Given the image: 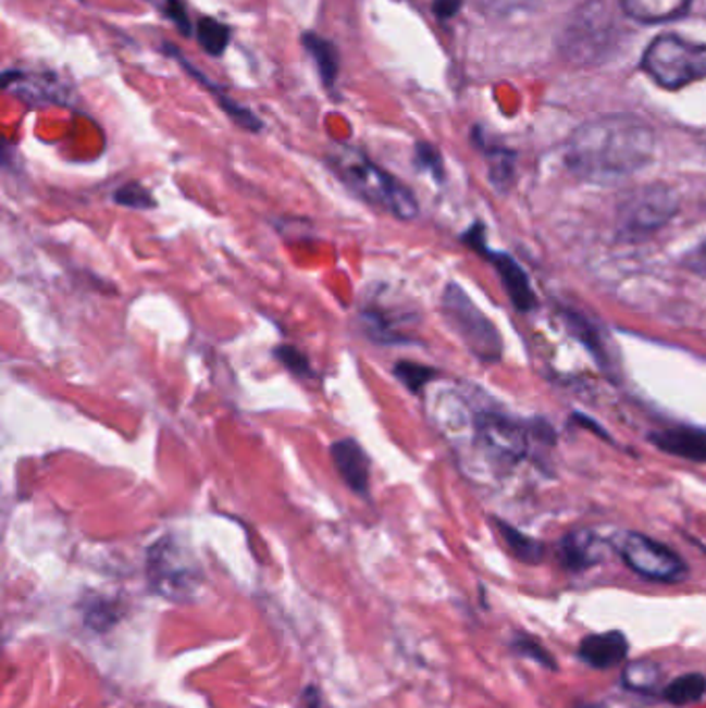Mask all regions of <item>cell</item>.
Masks as SVG:
<instances>
[{
    "label": "cell",
    "instance_id": "obj_19",
    "mask_svg": "<svg viewBox=\"0 0 706 708\" xmlns=\"http://www.w3.org/2000/svg\"><path fill=\"white\" fill-rule=\"evenodd\" d=\"M497 529L501 533L506 547L512 551L513 558L520 559L524 563H538L541 559L545 558L543 543L522 535L520 531H516L513 526L506 524V522H497Z\"/></svg>",
    "mask_w": 706,
    "mask_h": 708
},
{
    "label": "cell",
    "instance_id": "obj_11",
    "mask_svg": "<svg viewBox=\"0 0 706 708\" xmlns=\"http://www.w3.org/2000/svg\"><path fill=\"white\" fill-rule=\"evenodd\" d=\"M605 556H607V543L591 531L570 533L559 545L561 566L572 572L589 570L600 563Z\"/></svg>",
    "mask_w": 706,
    "mask_h": 708
},
{
    "label": "cell",
    "instance_id": "obj_18",
    "mask_svg": "<svg viewBox=\"0 0 706 708\" xmlns=\"http://www.w3.org/2000/svg\"><path fill=\"white\" fill-rule=\"evenodd\" d=\"M659 680H661V667L646 659L630 661L621 671V684L632 692L648 694L657 687Z\"/></svg>",
    "mask_w": 706,
    "mask_h": 708
},
{
    "label": "cell",
    "instance_id": "obj_24",
    "mask_svg": "<svg viewBox=\"0 0 706 708\" xmlns=\"http://www.w3.org/2000/svg\"><path fill=\"white\" fill-rule=\"evenodd\" d=\"M512 648L520 657L533 659L535 663L545 667V669H552V671L557 669L556 659L549 655V650L543 644L529 638V636H518L512 643Z\"/></svg>",
    "mask_w": 706,
    "mask_h": 708
},
{
    "label": "cell",
    "instance_id": "obj_1",
    "mask_svg": "<svg viewBox=\"0 0 706 708\" xmlns=\"http://www.w3.org/2000/svg\"><path fill=\"white\" fill-rule=\"evenodd\" d=\"M655 156V133L632 114H611L578 127L566 146V164L589 183L632 176Z\"/></svg>",
    "mask_w": 706,
    "mask_h": 708
},
{
    "label": "cell",
    "instance_id": "obj_9",
    "mask_svg": "<svg viewBox=\"0 0 706 708\" xmlns=\"http://www.w3.org/2000/svg\"><path fill=\"white\" fill-rule=\"evenodd\" d=\"M462 240L492 261L493 268L497 270L499 278L504 282V288H506L510 301L513 302V307L518 311H531V309H535V290L531 286V280L524 274L522 265L516 259L510 258L508 253L490 251L485 247V240H483V226H479V224L472 226L469 233L462 235Z\"/></svg>",
    "mask_w": 706,
    "mask_h": 708
},
{
    "label": "cell",
    "instance_id": "obj_16",
    "mask_svg": "<svg viewBox=\"0 0 706 708\" xmlns=\"http://www.w3.org/2000/svg\"><path fill=\"white\" fill-rule=\"evenodd\" d=\"M302 46L307 48V52L315 61L321 82L327 87L334 86L336 79H338V69H340V59H338L336 46L318 36L315 32H307L302 36Z\"/></svg>",
    "mask_w": 706,
    "mask_h": 708
},
{
    "label": "cell",
    "instance_id": "obj_27",
    "mask_svg": "<svg viewBox=\"0 0 706 708\" xmlns=\"http://www.w3.org/2000/svg\"><path fill=\"white\" fill-rule=\"evenodd\" d=\"M164 11H166V17L178 27V32L183 36H189L191 34V22H189V15H187L183 2H178V0H166Z\"/></svg>",
    "mask_w": 706,
    "mask_h": 708
},
{
    "label": "cell",
    "instance_id": "obj_14",
    "mask_svg": "<svg viewBox=\"0 0 706 708\" xmlns=\"http://www.w3.org/2000/svg\"><path fill=\"white\" fill-rule=\"evenodd\" d=\"M692 0H621L628 17L641 23H665L680 20Z\"/></svg>",
    "mask_w": 706,
    "mask_h": 708
},
{
    "label": "cell",
    "instance_id": "obj_25",
    "mask_svg": "<svg viewBox=\"0 0 706 708\" xmlns=\"http://www.w3.org/2000/svg\"><path fill=\"white\" fill-rule=\"evenodd\" d=\"M414 162L421 171L429 172L437 183L444 181V162L439 151L435 150L431 144H417L414 148Z\"/></svg>",
    "mask_w": 706,
    "mask_h": 708
},
{
    "label": "cell",
    "instance_id": "obj_6",
    "mask_svg": "<svg viewBox=\"0 0 706 708\" xmlns=\"http://www.w3.org/2000/svg\"><path fill=\"white\" fill-rule=\"evenodd\" d=\"M680 210V199L667 185H644L628 195L620 206L621 235L646 236L661 231Z\"/></svg>",
    "mask_w": 706,
    "mask_h": 708
},
{
    "label": "cell",
    "instance_id": "obj_5",
    "mask_svg": "<svg viewBox=\"0 0 706 708\" xmlns=\"http://www.w3.org/2000/svg\"><path fill=\"white\" fill-rule=\"evenodd\" d=\"M148 576L153 591L169 599H187L201 584V568L181 541L172 535L156 541L148 551Z\"/></svg>",
    "mask_w": 706,
    "mask_h": 708
},
{
    "label": "cell",
    "instance_id": "obj_8",
    "mask_svg": "<svg viewBox=\"0 0 706 708\" xmlns=\"http://www.w3.org/2000/svg\"><path fill=\"white\" fill-rule=\"evenodd\" d=\"M472 430L479 448L497 462L513 464L527 451L524 430L504 414L479 412L472 419Z\"/></svg>",
    "mask_w": 706,
    "mask_h": 708
},
{
    "label": "cell",
    "instance_id": "obj_10",
    "mask_svg": "<svg viewBox=\"0 0 706 708\" xmlns=\"http://www.w3.org/2000/svg\"><path fill=\"white\" fill-rule=\"evenodd\" d=\"M330 458L343 476L344 485L359 497H369L371 489V460L363 446L352 439L343 437L330 446Z\"/></svg>",
    "mask_w": 706,
    "mask_h": 708
},
{
    "label": "cell",
    "instance_id": "obj_20",
    "mask_svg": "<svg viewBox=\"0 0 706 708\" xmlns=\"http://www.w3.org/2000/svg\"><path fill=\"white\" fill-rule=\"evenodd\" d=\"M197 42L203 46L208 54L218 57L231 42V27L214 17H201L197 23Z\"/></svg>",
    "mask_w": 706,
    "mask_h": 708
},
{
    "label": "cell",
    "instance_id": "obj_30",
    "mask_svg": "<svg viewBox=\"0 0 706 708\" xmlns=\"http://www.w3.org/2000/svg\"><path fill=\"white\" fill-rule=\"evenodd\" d=\"M302 705H305V708H330L325 703H323L320 690L313 686L307 687V690L302 692Z\"/></svg>",
    "mask_w": 706,
    "mask_h": 708
},
{
    "label": "cell",
    "instance_id": "obj_23",
    "mask_svg": "<svg viewBox=\"0 0 706 708\" xmlns=\"http://www.w3.org/2000/svg\"><path fill=\"white\" fill-rule=\"evenodd\" d=\"M112 199L119 206L133 208V210H153L158 206V201L153 199L151 191H148L141 183H127V185L119 187Z\"/></svg>",
    "mask_w": 706,
    "mask_h": 708
},
{
    "label": "cell",
    "instance_id": "obj_31",
    "mask_svg": "<svg viewBox=\"0 0 706 708\" xmlns=\"http://www.w3.org/2000/svg\"><path fill=\"white\" fill-rule=\"evenodd\" d=\"M495 7L504 9V11H510V9H518V7H524L527 0H492Z\"/></svg>",
    "mask_w": 706,
    "mask_h": 708
},
{
    "label": "cell",
    "instance_id": "obj_21",
    "mask_svg": "<svg viewBox=\"0 0 706 708\" xmlns=\"http://www.w3.org/2000/svg\"><path fill=\"white\" fill-rule=\"evenodd\" d=\"M394 375L407 386L412 394H419L423 387L428 386L431 380L437 377V371L431 367L412 363V361H400L394 365Z\"/></svg>",
    "mask_w": 706,
    "mask_h": 708
},
{
    "label": "cell",
    "instance_id": "obj_12",
    "mask_svg": "<svg viewBox=\"0 0 706 708\" xmlns=\"http://www.w3.org/2000/svg\"><path fill=\"white\" fill-rule=\"evenodd\" d=\"M628 638L621 634L620 630L603 632V634H591L586 636L580 646L578 655L586 666L595 669H609V667L620 666L628 657Z\"/></svg>",
    "mask_w": 706,
    "mask_h": 708
},
{
    "label": "cell",
    "instance_id": "obj_26",
    "mask_svg": "<svg viewBox=\"0 0 706 708\" xmlns=\"http://www.w3.org/2000/svg\"><path fill=\"white\" fill-rule=\"evenodd\" d=\"M492 160V181L497 187L508 185L510 176H512L513 166L510 153L506 151H497V153H490Z\"/></svg>",
    "mask_w": 706,
    "mask_h": 708
},
{
    "label": "cell",
    "instance_id": "obj_3",
    "mask_svg": "<svg viewBox=\"0 0 706 708\" xmlns=\"http://www.w3.org/2000/svg\"><path fill=\"white\" fill-rule=\"evenodd\" d=\"M644 73L665 89H682L706 79V44L667 34L653 40L642 57Z\"/></svg>",
    "mask_w": 706,
    "mask_h": 708
},
{
    "label": "cell",
    "instance_id": "obj_13",
    "mask_svg": "<svg viewBox=\"0 0 706 708\" xmlns=\"http://www.w3.org/2000/svg\"><path fill=\"white\" fill-rule=\"evenodd\" d=\"M651 442L673 456L706 462V433L705 431L676 427V430L657 431L651 435Z\"/></svg>",
    "mask_w": 706,
    "mask_h": 708
},
{
    "label": "cell",
    "instance_id": "obj_32",
    "mask_svg": "<svg viewBox=\"0 0 706 708\" xmlns=\"http://www.w3.org/2000/svg\"><path fill=\"white\" fill-rule=\"evenodd\" d=\"M577 708H605L603 705H580V707Z\"/></svg>",
    "mask_w": 706,
    "mask_h": 708
},
{
    "label": "cell",
    "instance_id": "obj_7",
    "mask_svg": "<svg viewBox=\"0 0 706 708\" xmlns=\"http://www.w3.org/2000/svg\"><path fill=\"white\" fill-rule=\"evenodd\" d=\"M618 551L626 566L639 576L655 582H682L688 574L684 559L664 543L641 533H623L618 538Z\"/></svg>",
    "mask_w": 706,
    "mask_h": 708
},
{
    "label": "cell",
    "instance_id": "obj_28",
    "mask_svg": "<svg viewBox=\"0 0 706 708\" xmlns=\"http://www.w3.org/2000/svg\"><path fill=\"white\" fill-rule=\"evenodd\" d=\"M684 265L692 274L706 278V240L685 253Z\"/></svg>",
    "mask_w": 706,
    "mask_h": 708
},
{
    "label": "cell",
    "instance_id": "obj_29",
    "mask_svg": "<svg viewBox=\"0 0 706 708\" xmlns=\"http://www.w3.org/2000/svg\"><path fill=\"white\" fill-rule=\"evenodd\" d=\"M462 0H435L433 2V11L439 20H448V17H454L460 9Z\"/></svg>",
    "mask_w": 706,
    "mask_h": 708
},
{
    "label": "cell",
    "instance_id": "obj_17",
    "mask_svg": "<svg viewBox=\"0 0 706 708\" xmlns=\"http://www.w3.org/2000/svg\"><path fill=\"white\" fill-rule=\"evenodd\" d=\"M706 694V678L703 673H685L665 686L664 698L676 707L698 703Z\"/></svg>",
    "mask_w": 706,
    "mask_h": 708
},
{
    "label": "cell",
    "instance_id": "obj_15",
    "mask_svg": "<svg viewBox=\"0 0 706 708\" xmlns=\"http://www.w3.org/2000/svg\"><path fill=\"white\" fill-rule=\"evenodd\" d=\"M174 46H169V52L171 54H174L178 61H181V65H185V69L191 73L193 77L197 79V82H201V86L208 87L212 94L215 96V100H218V104H220V108L235 121L236 125L238 127H243L245 131H251V133H259V131L263 129V123L257 119L256 114L249 110V108L240 107L238 102H235L233 98H228L226 94H222V89L220 87L215 86V84H212L210 79H206L197 69H193L191 63L189 61H185L176 50H172Z\"/></svg>",
    "mask_w": 706,
    "mask_h": 708
},
{
    "label": "cell",
    "instance_id": "obj_2",
    "mask_svg": "<svg viewBox=\"0 0 706 708\" xmlns=\"http://www.w3.org/2000/svg\"><path fill=\"white\" fill-rule=\"evenodd\" d=\"M330 166L344 185L373 208L384 210L402 222L419 215V201L402 181L371 162L363 151L336 148L330 156Z\"/></svg>",
    "mask_w": 706,
    "mask_h": 708
},
{
    "label": "cell",
    "instance_id": "obj_22",
    "mask_svg": "<svg viewBox=\"0 0 706 708\" xmlns=\"http://www.w3.org/2000/svg\"><path fill=\"white\" fill-rule=\"evenodd\" d=\"M274 357H276L278 363L284 365V369H288L293 375H297L300 380H313L315 377V371L309 363V359L300 352L297 346L280 344L274 348Z\"/></svg>",
    "mask_w": 706,
    "mask_h": 708
},
{
    "label": "cell",
    "instance_id": "obj_4",
    "mask_svg": "<svg viewBox=\"0 0 706 708\" xmlns=\"http://www.w3.org/2000/svg\"><path fill=\"white\" fill-rule=\"evenodd\" d=\"M442 313L449 327L467 344L472 355L485 363L501 359L504 343L492 320L474 305L465 288L449 282L442 295Z\"/></svg>",
    "mask_w": 706,
    "mask_h": 708
}]
</instances>
